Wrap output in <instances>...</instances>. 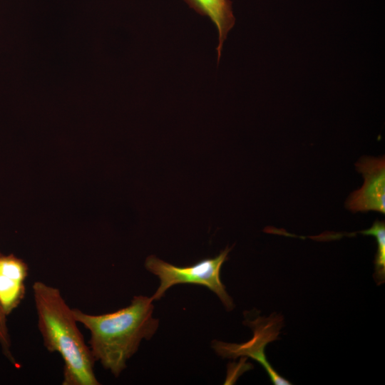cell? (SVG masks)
Returning <instances> with one entry per match:
<instances>
[{
	"label": "cell",
	"instance_id": "8",
	"mask_svg": "<svg viewBox=\"0 0 385 385\" xmlns=\"http://www.w3.org/2000/svg\"><path fill=\"white\" fill-rule=\"evenodd\" d=\"M0 346L3 354L15 366L19 364L11 351V340L7 325V316L0 305Z\"/></svg>",
	"mask_w": 385,
	"mask_h": 385
},
{
	"label": "cell",
	"instance_id": "5",
	"mask_svg": "<svg viewBox=\"0 0 385 385\" xmlns=\"http://www.w3.org/2000/svg\"><path fill=\"white\" fill-rule=\"evenodd\" d=\"M28 271L24 260L13 254L0 252V305L7 317L24 298Z\"/></svg>",
	"mask_w": 385,
	"mask_h": 385
},
{
	"label": "cell",
	"instance_id": "3",
	"mask_svg": "<svg viewBox=\"0 0 385 385\" xmlns=\"http://www.w3.org/2000/svg\"><path fill=\"white\" fill-rule=\"evenodd\" d=\"M229 252L227 247L214 258L202 260L186 267L175 266L154 255L148 257L145 268L160 279V286L151 298L160 299L168 289L175 284H195L206 287L216 294L227 309H233L232 299L220 279V270L227 260Z\"/></svg>",
	"mask_w": 385,
	"mask_h": 385
},
{
	"label": "cell",
	"instance_id": "4",
	"mask_svg": "<svg viewBox=\"0 0 385 385\" xmlns=\"http://www.w3.org/2000/svg\"><path fill=\"white\" fill-rule=\"evenodd\" d=\"M362 173V188L350 195L347 207L354 211L375 210L385 212V161L384 158H361L356 165Z\"/></svg>",
	"mask_w": 385,
	"mask_h": 385
},
{
	"label": "cell",
	"instance_id": "1",
	"mask_svg": "<svg viewBox=\"0 0 385 385\" xmlns=\"http://www.w3.org/2000/svg\"><path fill=\"white\" fill-rule=\"evenodd\" d=\"M153 299L135 296L130 304L118 311L93 315L73 309L77 322L91 334L89 348L95 361L118 377L143 339H150L158 327L153 317Z\"/></svg>",
	"mask_w": 385,
	"mask_h": 385
},
{
	"label": "cell",
	"instance_id": "7",
	"mask_svg": "<svg viewBox=\"0 0 385 385\" xmlns=\"http://www.w3.org/2000/svg\"><path fill=\"white\" fill-rule=\"evenodd\" d=\"M364 235H373L376 237L378 244L375 264L376 279H384L385 273V226L384 222L376 221L372 227L367 230L362 231Z\"/></svg>",
	"mask_w": 385,
	"mask_h": 385
},
{
	"label": "cell",
	"instance_id": "2",
	"mask_svg": "<svg viewBox=\"0 0 385 385\" xmlns=\"http://www.w3.org/2000/svg\"><path fill=\"white\" fill-rule=\"evenodd\" d=\"M37 326L43 345L63 361V385H99L95 360L60 290L41 281L33 284Z\"/></svg>",
	"mask_w": 385,
	"mask_h": 385
},
{
	"label": "cell",
	"instance_id": "6",
	"mask_svg": "<svg viewBox=\"0 0 385 385\" xmlns=\"http://www.w3.org/2000/svg\"><path fill=\"white\" fill-rule=\"evenodd\" d=\"M202 16H207L215 26L218 33L217 46V63L221 56L222 45L228 32L233 27L235 18L230 0H183Z\"/></svg>",
	"mask_w": 385,
	"mask_h": 385
}]
</instances>
